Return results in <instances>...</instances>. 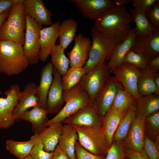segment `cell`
<instances>
[{
	"mask_svg": "<svg viewBox=\"0 0 159 159\" xmlns=\"http://www.w3.org/2000/svg\"><path fill=\"white\" fill-rule=\"evenodd\" d=\"M90 32L92 41L88 59L83 66L87 72L104 59L108 60L116 45L119 43L106 38L93 27Z\"/></svg>",
	"mask_w": 159,
	"mask_h": 159,
	"instance_id": "obj_6",
	"label": "cell"
},
{
	"mask_svg": "<svg viewBox=\"0 0 159 159\" xmlns=\"http://www.w3.org/2000/svg\"><path fill=\"white\" fill-rule=\"evenodd\" d=\"M29 64L23 46L7 40H0V72L8 76L22 73Z\"/></svg>",
	"mask_w": 159,
	"mask_h": 159,
	"instance_id": "obj_2",
	"label": "cell"
},
{
	"mask_svg": "<svg viewBox=\"0 0 159 159\" xmlns=\"http://www.w3.org/2000/svg\"><path fill=\"white\" fill-rule=\"evenodd\" d=\"M136 108L134 107L129 110L122 118L114 134L113 141H122L126 137L135 117Z\"/></svg>",
	"mask_w": 159,
	"mask_h": 159,
	"instance_id": "obj_34",
	"label": "cell"
},
{
	"mask_svg": "<svg viewBox=\"0 0 159 159\" xmlns=\"http://www.w3.org/2000/svg\"><path fill=\"white\" fill-rule=\"evenodd\" d=\"M155 85L156 89V95H159V74H157L155 77Z\"/></svg>",
	"mask_w": 159,
	"mask_h": 159,
	"instance_id": "obj_48",
	"label": "cell"
},
{
	"mask_svg": "<svg viewBox=\"0 0 159 159\" xmlns=\"http://www.w3.org/2000/svg\"><path fill=\"white\" fill-rule=\"evenodd\" d=\"M74 40V46L67 54L70 67H82L88 59L92 41L81 33L76 36Z\"/></svg>",
	"mask_w": 159,
	"mask_h": 159,
	"instance_id": "obj_14",
	"label": "cell"
},
{
	"mask_svg": "<svg viewBox=\"0 0 159 159\" xmlns=\"http://www.w3.org/2000/svg\"><path fill=\"white\" fill-rule=\"evenodd\" d=\"M137 102L135 116L143 120L159 110V95L153 94L142 96Z\"/></svg>",
	"mask_w": 159,
	"mask_h": 159,
	"instance_id": "obj_28",
	"label": "cell"
},
{
	"mask_svg": "<svg viewBox=\"0 0 159 159\" xmlns=\"http://www.w3.org/2000/svg\"><path fill=\"white\" fill-rule=\"evenodd\" d=\"M130 50L142 54L148 60L159 56V30L148 35H136Z\"/></svg>",
	"mask_w": 159,
	"mask_h": 159,
	"instance_id": "obj_15",
	"label": "cell"
},
{
	"mask_svg": "<svg viewBox=\"0 0 159 159\" xmlns=\"http://www.w3.org/2000/svg\"><path fill=\"white\" fill-rule=\"evenodd\" d=\"M136 35L135 29L131 28L124 41L118 43L114 48L107 63L111 73L122 63L125 56L133 45Z\"/></svg>",
	"mask_w": 159,
	"mask_h": 159,
	"instance_id": "obj_21",
	"label": "cell"
},
{
	"mask_svg": "<svg viewBox=\"0 0 159 159\" xmlns=\"http://www.w3.org/2000/svg\"><path fill=\"white\" fill-rule=\"evenodd\" d=\"M63 125L62 122L54 123L46 127L37 133L45 151L48 153L54 152L62 133Z\"/></svg>",
	"mask_w": 159,
	"mask_h": 159,
	"instance_id": "obj_22",
	"label": "cell"
},
{
	"mask_svg": "<svg viewBox=\"0 0 159 159\" xmlns=\"http://www.w3.org/2000/svg\"><path fill=\"white\" fill-rule=\"evenodd\" d=\"M132 20L135 21L136 35L146 36L159 30L155 29L148 20L145 12L140 9L131 8L129 11Z\"/></svg>",
	"mask_w": 159,
	"mask_h": 159,
	"instance_id": "obj_30",
	"label": "cell"
},
{
	"mask_svg": "<svg viewBox=\"0 0 159 159\" xmlns=\"http://www.w3.org/2000/svg\"><path fill=\"white\" fill-rule=\"evenodd\" d=\"M24 0H16L0 29V40L11 41L23 46L26 28Z\"/></svg>",
	"mask_w": 159,
	"mask_h": 159,
	"instance_id": "obj_3",
	"label": "cell"
},
{
	"mask_svg": "<svg viewBox=\"0 0 159 159\" xmlns=\"http://www.w3.org/2000/svg\"><path fill=\"white\" fill-rule=\"evenodd\" d=\"M64 49L59 44H56L55 49L51 53V62L54 68L63 77L69 69V59L65 55Z\"/></svg>",
	"mask_w": 159,
	"mask_h": 159,
	"instance_id": "obj_33",
	"label": "cell"
},
{
	"mask_svg": "<svg viewBox=\"0 0 159 159\" xmlns=\"http://www.w3.org/2000/svg\"><path fill=\"white\" fill-rule=\"evenodd\" d=\"M106 61L105 59L102 60L98 65L87 73L80 82L89 95L91 104H93L110 76Z\"/></svg>",
	"mask_w": 159,
	"mask_h": 159,
	"instance_id": "obj_7",
	"label": "cell"
},
{
	"mask_svg": "<svg viewBox=\"0 0 159 159\" xmlns=\"http://www.w3.org/2000/svg\"><path fill=\"white\" fill-rule=\"evenodd\" d=\"M127 159H129L127 158Z\"/></svg>",
	"mask_w": 159,
	"mask_h": 159,
	"instance_id": "obj_52",
	"label": "cell"
},
{
	"mask_svg": "<svg viewBox=\"0 0 159 159\" xmlns=\"http://www.w3.org/2000/svg\"><path fill=\"white\" fill-rule=\"evenodd\" d=\"M143 149L150 159H159V148L145 133Z\"/></svg>",
	"mask_w": 159,
	"mask_h": 159,
	"instance_id": "obj_40",
	"label": "cell"
},
{
	"mask_svg": "<svg viewBox=\"0 0 159 159\" xmlns=\"http://www.w3.org/2000/svg\"><path fill=\"white\" fill-rule=\"evenodd\" d=\"M25 15L26 26L24 52L29 65L35 64L39 60L40 32L43 26L28 15Z\"/></svg>",
	"mask_w": 159,
	"mask_h": 159,
	"instance_id": "obj_8",
	"label": "cell"
},
{
	"mask_svg": "<svg viewBox=\"0 0 159 159\" xmlns=\"http://www.w3.org/2000/svg\"><path fill=\"white\" fill-rule=\"evenodd\" d=\"M61 22L57 21L51 26L43 28L40 32L39 60L44 62L55 49Z\"/></svg>",
	"mask_w": 159,
	"mask_h": 159,
	"instance_id": "obj_17",
	"label": "cell"
},
{
	"mask_svg": "<svg viewBox=\"0 0 159 159\" xmlns=\"http://www.w3.org/2000/svg\"><path fill=\"white\" fill-rule=\"evenodd\" d=\"M127 158L122 141H113L105 156V159H127Z\"/></svg>",
	"mask_w": 159,
	"mask_h": 159,
	"instance_id": "obj_39",
	"label": "cell"
},
{
	"mask_svg": "<svg viewBox=\"0 0 159 159\" xmlns=\"http://www.w3.org/2000/svg\"><path fill=\"white\" fill-rule=\"evenodd\" d=\"M119 85L115 77L110 76L93 103L102 117L112 105Z\"/></svg>",
	"mask_w": 159,
	"mask_h": 159,
	"instance_id": "obj_16",
	"label": "cell"
},
{
	"mask_svg": "<svg viewBox=\"0 0 159 159\" xmlns=\"http://www.w3.org/2000/svg\"><path fill=\"white\" fill-rule=\"evenodd\" d=\"M77 27V21L71 18L66 19L61 23L58 36L59 44L64 49L74 40Z\"/></svg>",
	"mask_w": 159,
	"mask_h": 159,
	"instance_id": "obj_29",
	"label": "cell"
},
{
	"mask_svg": "<svg viewBox=\"0 0 159 159\" xmlns=\"http://www.w3.org/2000/svg\"><path fill=\"white\" fill-rule=\"evenodd\" d=\"M125 148L127 157L129 159H150L143 149L138 152Z\"/></svg>",
	"mask_w": 159,
	"mask_h": 159,
	"instance_id": "obj_44",
	"label": "cell"
},
{
	"mask_svg": "<svg viewBox=\"0 0 159 159\" xmlns=\"http://www.w3.org/2000/svg\"><path fill=\"white\" fill-rule=\"evenodd\" d=\"M158 71L148 66L140 70L138 84V90L141 96L155 94L156 89L154 79Z\"/></svg>",
	"mask_w": 159,
	"mask_h": 159,
	"instance_id": "obj_27",
	"label": "cell"
},
{
	"mask_svg": "<svg viewBox=\"0 0 159 159\" xmlns=\"http://www.w3.org/2000/svg\"><path fill=\"white\" fill-rule=\"evenodd\" d=\"M16 0H0V15L9 11Z\"/></svg>",
	"mask_w": 159,
	"mask_h": 159,
	"instance_id": "obj_45",
	"label": "cell"
},
{
	"mask_svg": "<svg viewBox=\"0 0 159 159\" xmlns=\"http://www.w3.org/2000/svg\"><path fill=\"white\" fill-rule=\"evenodd\" d=\"M63 98L64 105L55 116L48 120L46 127L54 123L62 122L79 110L91 104L89 95L80 83L69 90H64Z\"/></svg>",
	"mask_w": 159,
	"mask_h": 159,
	"instance_id": "obj_4",
	"label": "cell"
},
{
	"mask_svg": "<svg viewBox=\"0 0 159 159\" xmlns=\"http://www.w3.org/2000/svg\"><path fill=\"white\" fill-rule=\"evenodd\" d=\"M62 122L72 126H95L102 128L103 117L93 104L79 110Z\"/></svg>",
	"mask_w": 159,
	"mask_h": 159,
	"instance_id": "obj_12",
	"label": "cell"
},
{
	"mask_svg": "<svg viewBox=\"0 0 159 159\" xmlns=\"http://www.w3.org/2000/svg\"><path fill=\"white\" fill-rule=\"evenodd\" d=\"M53 68L50 61L43 66L41 70L40 81L37 91L38 105L45 109L48 92L52 82Z\"/></svg>",
	"mask_w": 159,
	"mask_h": 159,
	"instance_id": "obj_25",
	"label": "cell"
},
{
	"mask_svg": "<svg viewBox=\"0 0 159 159\" xmlns=\"http://www.w3.org/2000/svg\"><path fill=\"white\" fill-rule=\"evenodd\" d=\"M78 141L86 150L94 154L105 156L108 149L102 128L95 126L74 125Z\"/></svg>",
	"mask_w": 159,
	"mask_h": 159,
	"instance_id": "obj_5",
	"label": "cell"
},
{
	"mask_svg": "<svg viewBox=\"0 0 159 159\" xmlns=\"http://www.w3.org/2000/svg\"><path fill=\"white\" fill-rule=\"evenodd\" d=\"M45 109L38 105L30 110H26L20 116L19 120L29 122L32 125V130L34 134L38 133L46 127L48 120Z\"/></svg>",
	"mask_w": 159,
	"mask_h": 159,
	"instance_id": "obj_26",
	"label": "cell"
},
{
	"mask_svg": "<svg viewBox=\"0 0 159 159\" xmlns=\"http://www.w3.org/2000/svg\"><path fill=\"white\" fill-rule=\"evenodd\" d=\"M85 18L95 20L105 11L115 5H124L130 0H69Z\"/></svg>",
	"mask_w": 159,
	"mask_h": 159,
	"instance_id": "obj_9",
	"label": "cell"
},
{
	"mask_svg": "<svg viewBox=\"0 0 159 159\" xmlns=\"http://www.w3.org/2000/svg\"><path fill=\"white\" fill-rule=\"evenodd\" d=\"M9 11L0 15V29L3 23L7 18Z\"/></svg>",
	"mask_w": 159,
	"mask_h": 159,
	"instance_id": "obj_49",
	"label": "cell"
},
{
	"mask_svg": "<svg viewBox=\"0 0 159 159\" xmlns=\"http://www.w3.org/2000/svg\"><path fill=\"white\" fill-rule=\"evenodd\" d=\"M137 100L129 92L122 89L119 84L118 90L111 107L119 111L125 112L136 107Z\"/></svg>",
	"mask_w": 159,
	"mask_h": 159,
	"instance_id": "obj_32",
	"label": "cell"
},
{
	"mask_svg": "<svg viewBox=\"0 0 159 159\" xmlns=\"http://www.w3.org/2000/svg\"><path fill=\"white\" fill-rule=\"evenodd\" d=\"M153 141L156 145L159 148V135L156 137Z\"/></svg>",
	"mask_w": 159,
	"mask_h": 159,
	"instance_id": "obj_50",
	"label": "cell"
},
{
	"mask_svg": "<svg viewBox=\"0 0 159 159\" xmlns=\"http://www.w3.org/2000/svg\"><path fill=\"white\" fill-rule=\"evenodd\" d=\"M126 112H121L111 107L103 117L102 128L106 139L108 149L112 143L113 136L117 126Z\"/></svg>",
	"mask_w": 159,
	"mask_h": 159,
	"instance_id": "obj_23",
	"label": "cell"
},
{
	"mask_svg": "<svg viewBox=\"0 0 159 159\" xmlns=\"http://www.w3.org/2000/svg\"><path fill=\"white\" fill-rule=\"evenodd\" d=\"M148 66L153 69L159 70V56L153 57L148 60Z\"/></svg>",
	"mask_w": 159,
	"mask_h": 159,
	"instance_id": "obj_47",
	"label": "cell"
},
{
	"mask_svg": "<svg viewBox=\"0 0 159 159\" xmlns=\"http://www.w3.org/2000/svg\"><path fill=\"white\" fill-rule=\"evenodd\" d=\"M24 10L25 15H28L41 25L48 26L53 24L52 14L42 0H24Z\"/></svg>",
	"mask_w": 159,
	"mask_h": 159,
	"instance_id": "obj_19",
	"label": "cell"
},
{
	"mask_svg": "<svg viewBox=\"0 0 159 159\" xmlns=\"http://www.w3.org/2000/svg\"><path fill=\"white\" fill-rule=\"evenodd\" d=\"M132 20L124 5H115L94 20L93 27L108 39L120 43L128 34Z\"/></svg>",
	"mask_w": 159,
	"mask_h": 159,
	"instance_id": "obj_1",
	"label": "cell"
},
{
	"mask_svg": "<svg viewBox=\"0 0 159 159\" xmlns=\"http://www.w3.org/2000/svg\"><path fill=\"white\" fill-rule=\"evenodd\" d=\"M78 139L77 134L74 127L63 124L62 132L59 138L58 145L71 159H77L75 146Z\"/></svg>",
	"mask_w": 159,
	"mask_h": 159,
	"instance_id": "obj_24",
	"label": "cell"
},
{
	"mask_svg": "<svg viewBox=\"0 0 159 159\" xmlns=\"http://www.w3.org/2000/svg\"><path fill=\"white\" fill-rule=\"evenodd\" d=\"M75 152L77 159H105V156L98 155L87 151L77 141L75 144Z\"/></svg>",
	"mask_w": 159,
	"mask_h": 159,
	"instance_id": "obj_42",
	"label": "cell"
},
{
	"mask_svg": "<svg viewBox=\"0 0 159 159\" xmlns=\"http://www.w3.org/2000/svg\"><path fill=\"white\" fill-rule=\"evenodd\" d=\"M38 85L33 82L28 83L21 91L18 102L13 112L15 120H19L21 115L27 110L38 105Z\"/></svg>",
	"mask_w": 159,
	"mask_h": 159,
	"instance_id": "obj_20",
	"label": "cell"
},
{
	"mask_svg": "<svg viewBox=\"0 0 159 159\" xmlns=\"http://www.w3.org/2000/svg\"><path fill=\"white\" fill-rule=\"evenodd\" d=\"M87 73V71L83 67H70L62 77L63 90H69L77 85Z\"/></svg>",
	"mask_w": 159,
	"mask_h": 159,
	"instance_id": "obj_35",
	"label": "cell"
},
{
	"mask_svg": "<svg viewBox=\"0 0 159 159\" xmlns=\"http://www.w3.org/2000/svg\"><path fill=\"white\" fill-rule=\"evenodd\" d=\"M32 136L34 139V143L30 153L33 159H52L54 152L48 153L44 149L42 142L37 134H34Z\"/></svg>",
	"mask_w": 159,
	"mask_h": 159,
	"instance_id": "obj_38",
	"label": "cell"
},
{
	"mask_svg": "<svg viewBox=\"0 0 159 159\" xmlns=\"http://www.w3.org/2000/svg\"><path fill=\"white\" fill-rule=\"evenodd\" d=\"M145 13L152 26L155 29L159 30V1L146 10Z\"/></svg>",
	"mask_w": 159,
	"mask_h": 159,
	"instance_id": "obj_41",
	"label": "cell"
},
{
	"mask_svg": "<svg viewBox=\"0 0 159 159\" xmlns=\"http://www.w3.org/2000/svg\"><path fill=\"white\" fill-rule=\"evenodd\" d=\"M145 133L144 120L135 116L126 137L122 141L124 146L135 151L140 152L143 150Z\"/></svg>",
	"mask_w": 159,
	"mask_h": 159,
	"instance_id": "obj_18",
	"label": "cell"
},
{
	"mask_svg": "<svg viewBox=\"0 0 159 159\" xmlns=\"http://www.w3.org/2000/svg\"><path fill=\"white\" fill-rule=\"evenodd\" d=\"M62 76L54 68L53 80L48 92L45 109L47 114L57 113L62 107L64 103Z\"/></svg>",
	"mask_w": 159,
	"mask_h": 159,
	"instance_id": "obj_13",
	"label": "cell"
},
{
	"mask_svg": "<svg viewBox=\"0 0 159 159\" xmlns=\"http://www.w3.org/2000/svg\"><path fill=\"white\" fill-rule=\"evenodd\" d=\"M52 159H71L58 145L56 146Z\"/></svg>",
	"mask_w": 159,
	"mask_h": 159,
	"instance_id": "obj_46",
	"label": "cell"
},
{
	"mask_svg": "<svg viewBox=\"0 0 159 159\" xmlns=\"http://www.w3.org/2000/svg\"><path fill=\"white\" fill-rule=\"evenodd\" d=\"M140 72V70L132 65L122 63L112 73L117 81L120 82L124 89L130 93L137 100L142 96L139 94L138 90Z\"/></svg>",
	"mask_w": 159,
	"mask_h": 159,
	"instance_id": "obj_11",
	"label": "cell"
},
{
	"mask_svg": "<svg viewBox=\"0 0 159 159\" xmlns=\"http://www.w3.org/2000/svg\"><path fill=\"white\" fill-rule=\"evenodd\" d=\"M159 0H131L133 8L142 10L145 12Z\"/></svg>",
	"mask_w": 159,
	"mask_h": 159,
	"instance_id": "obj_43",
	"label": "cell"
},
{
	"mask_svg": "<svg viewBox=\"0 0 159 159\" xmlns=\"http://www.w3.org/2000/svg\"><path fill=\"white\" fill-rule=\"evenodd\" d=\"M34 143V139L32 136L30 140L24 141L8 140L6 142V148L19 159H23L30 154Z\"/></svg>",
	"mask_w": 159,
	"mask_h": 159,
	"instance_id": "obj_31",
	"label": "cell"
},
{
	"mask_svg": "<svg viewBox=\"0 0 159 159\" xmlns=\"http://www.w3.org/2000/svg\"><path fill=\"white\" fill-rule=\"evenodd\" d=\"M144 124L145 133L154 141L159 135V110L147 116Z\"/></svg>",
	"mask_w": 159,
	"mask_h": 159,
	"instance_id": "obj_36",
	"label": "cell"
},
{
	"mask_svg": "<svg viewBox=\"0 0 159 159\" xmlns=\"http://www.w3.org/2000/svg\"><path fill=\"white\" fill-rule=\"evenodd\" d=\"M23 159H33L31 156L30 154L27 155Z\"/></svg>",
	"mask_w": 159,
	"mask_h": 159,
	"instance_id": "obj_51",
	"label": "cell"
},
{
	"mask_svg": "<svg viewBox=\"0 0 159 159\" xmlns=\"http://www.w3.org/2000/svg\"><path fill=\"white\" fill-rule=\"evenodd\" d=\"M20 92L19 85L14 84L5 91V98L0 97V129H8L14 124L13 112L18 102Z\"/></svg>",
	"mask_w": 159,
	"mask_h": 159,
	"instance_id": "obj_10",
	"label": "cell"
},
{
	"mask_svg": "<svg viewBox=\"0 0 159 159\" xmlns=\"http://www.w3.org/2000/svg\"><path fill=\"white\" fill-rule=\"evenodd\" d=\"M122 63L132 65L140 70L148 66V60L142 54L129 50L125 56Z\"/></svg>",
	"mask_w": 159,
	"mask_h": 159,
	"instance_id": "obj_37",
	"label": "cell"
}]
</instances>
